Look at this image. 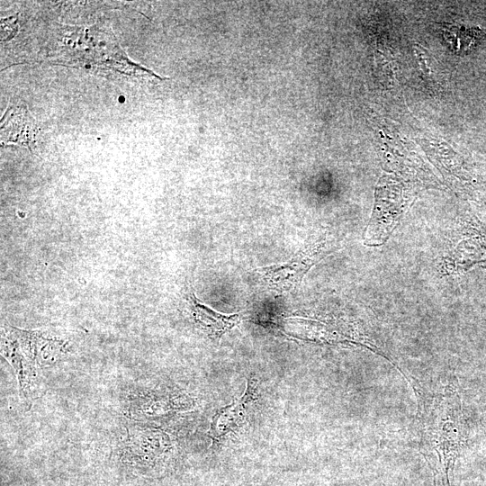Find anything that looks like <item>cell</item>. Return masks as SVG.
<instances>
[{
  "mask_svg": "<svg viewBox=\"0 0 486 486\" xmlns=\"http://www.w3.org/2000/svg\"><path fill=\"white\" fill-rule=\"evenodd\" d=\"M420 452L436 486H451L450 472L463 444L462 412L457 393L446 388L436 394L418 392Z\"/></svg>",
  "mask_w": 486,
  "mask_h": 486,
  "instance_id": "cell-1",
  "label": "cell"
},
{
  "mask_svg": "<svg viewBox=\"0 0 486 486\" xmlns=\"http://www.w3.org/2000/svg\"><path fill=\"white\" fill-rule=\"evenodd\" d=\"M96 25L88 28L76 26L62 28L59 48L50 55L52 62L89 70L166 79L132 62L121 49L112 32Z\"/></svg>",
  "mask_w": 486,
  "mask_h": 486,
  "instance_id": "cell-2",
  "label": "cell"
},
{
  "mask_svg": "<svg viewBox=\"0 0 486 486\" xmlns=\"http://www.w3.org/2000/svg\"><path fill=\"white\" fill-rule=\"evenodd\" d=\"M325 237L315 238L298 250L289 260L255 269L266 284L279 292L297 287L313 265L326 254Z\"/></svg>",
  "mask_w": 486,
  "mask_h": 486,
  "instance_id": "cell-3",
  "label": "cell"
},
{
  "mask_svg": "<svg viewBox=\"0 0 486 486\" xmlns=\"http://www.w3.org/2000/svg\"><path fill=\"white\" fill-rule=\"evenodd\" d=\"M257 399V382L255 379H248L244 395L227 405L213 416L208 435L212 440L219 441L230 432H234L244 423L248 409Z\"/></svg>",
  "mask_w": 486,
  "mask_h": 486,
  "instance_id": "cell-4",
  "label": "cell"
},
{
  "mask_svg": "<svg viewBox=\"0 0 486 486\" xmlns=\"http://www.w3.org/2000/svg\"><path fill=\"white\" fill-rule=\"evenodd\" d=\"M191 313L197 326L209 337L220 338L223 334L238 325L241 313H222L201 302L194 294L187 298Z\"/></svg>",
  "mask_w": 486,
  "mask_h": 486,
  "instance_id": "cell-5",
  "label": "cell"
},
{
  "mask_svg": "<svg viewBox=\"0 0 486 486\" xmlns=\"http://www.w3.org/2000/svg\"><path fill=\"white\" fill-rule=\"evenodd\" d=\"M2 143H18L31 148L34 138V123L26 106H10L1 123Z\"/></svg>",
  "mask_w": 486,
  "mask_h": 486,
  "instance_id": "cell-6",
  "label": "cell"
}]
</instances>
